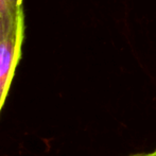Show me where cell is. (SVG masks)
Listing matches in <instances>:
<instances>
[{"label": "cell", "instance_id": "1", "mask_svg": "<svg viewBox=\"0 0 156 156\" xmlns=\"http://www.w3.org/2000/svg\"><path fill=\"white\" fill-rule=\"evenodd\" d=\"M25 30L23 4L10 9L0 17V113L21 58Z\"/></svg>", "mask_w": 156, "mask_h": 156}, {"label": "cell", "instance_id": "2", "mask_svg": "<svg viewBox=\"0 0 156 156\" xmlns=\"http://www.w3.org/2000/svg\"><path fill=\"white\" fill-rule=\"evenodd\" d=\"M23 4V0H0V17L10 9Z\"/></svg>", "mask_w": 156, "mask_h": 156}, {"label": "cell", "instance_id": "3", "mask_svg": "<svg viewBox=\"0 0 156 156\" xmlns=\"http://www.w3.org/2000/svg\"><path fill=\"white\" fill-rule=\"evenodd\" d=\"M129 156H154L152 154V152L150 153H137V154H132Z\"/></svg>", "mask_w": 156, "mask_h": 156}, {"label": "cell", "instance_id": "4", "mask_svg": "<svg viewBox=\"0 0 156 156\" xmlns=\"http://www.w3.org/2000/svg\"><path fill=\"white\" fill-rule=\"evenodd\" d=\"M152 154H153V155H154V156H156V148L154 149V150H153V151H152Z\"/></svg>", "mask_w": 156, "mask_h": 156}]
</instances>
